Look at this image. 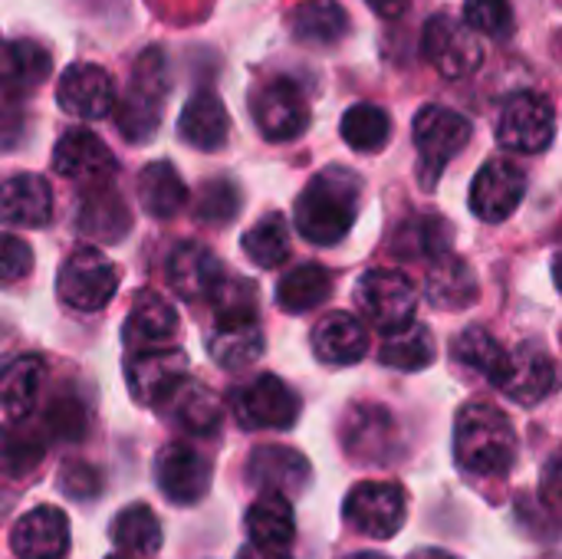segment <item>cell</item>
<instances>
[{"instance_id":"d590c367","label":"cell","mask_w":562,"mask_h":559,"mask_svg":"<svg viewBox=\"0 0 562 559\" xmlns=\"http://www.w3.org/2000/svg\"><path fill=\"white\" fill-rule=\"evenodd\" d=\"M451 356H454V362L474 369L477 376H484V379H487L491 385H497V389H501V382H504V376H507V369H510V353H507L487 329H481V326L464 329V333L454 339Z\"/></svg>"},{"instance_id":"1f68e13d","label":"cell","mask_w":562,"mask_h":559,"mask_svg":"<svg viewBox=\"0 0 562 559\" xmlns=\"http://www.w3.org/2000/svg\"><path fill=\"white\" fill-rule=\"evenodd\" d=\"M43 385V362L36 356H0V409L26 418Z\"/></svg>"},{"instance_id":"836d02e7","label":"cell","mask_w":562,"mask_h":559,"mask_svg":"<svg viewBox=\"0 0 562 559\" xmlns=\"http://www.w3.org/2000/svg\"><path fill=\"white\" fill-rule=\"evenodd\" d=\"M138 201L145 214L165 221V217H175L188 204V185L181 181L175 165L151 161L138 175Z\"/></svg>"},{"instance_id":"4fadbf2b","label":"cell","mask_w":562,"mask_h":559,"mask_svg":"<svg viewBox=\"0 0 562 559\" xmlns=\"http://www.w3.org/2000/svg\"><path fill=\"white\" fill-rule=\"evenodd\" d=\"M184 372H188V356L175 346H161V349L132 353L125 366V382L138 405H161L188 379Z\"/></svg>"},{"instance_id":"f907efd6","label":"cell","mask_w":562,"mask_h":559,"mask_svg":"<svg viewBox=\"0 0 562 559\" xmlns=\"http://www.w3.org/2000/svg\"><path fill=\"white\" fill-rule=\"evenodd\" d=\"M342 559H389V557H382V554H349V557H342Z\"/></svg>"},{"instance_id":"d4e9b609","label":"cell","mask_w":562,"mask_h":559,"mask_svg":"<svg viewBox=\"0 0 562 559\" xmlns=\"http://www.w3.org/2000/svg\"><path fill=\"white\" fill-rule=\"evenodd\" d=\"M227 132H231V119H227L224 102L214 96V89H198L178 119L181 142L198 152H217V148H224Z\"/></svg>"},{"instance_id":"277c9868","label":"cell","mask_w":562,"mask_h":559,"mask_svg":"<svg viewBox=\"0 0 562 559\" xmlns=\"http://www.w3.org/2000/svg\"><path fill=\"white\" fill-rule=\"evenodd\" d=\"M471 122L448 105H425L415 115V148H418V178L425 188H435L448 161L471 142Z\"/></svg>"},{"instance_id":"ba28073f","label":"cell","mask_w":562,"mask_h":559,"mask_svg":"<svg viewBox=\"0 0 562 559\" xmlns=\"http://www.w3.org/2000/svg\"><path fill=\"white\" fill-rule=\"evenodd\" d=\"M342 517L362 537L392 540L405 524V494L389 481H362L349 491Z\"/></svg>"},{"instance_id":"9a60e30c","label":"cell","mask_w":562,"mask_h":559,"mask_svg":"<svg viewBox=\"0 0 562 559\" xmlns=\"http://www.w3.org/2000/svg\"><path fill=\"white\" fill-rule=\"evenodd\" d=\"M527 194V175L520 165L507 161V158H494L487 161L471 185V211L487 221V224H501L507 221L520 201Z\"/></svg>"},{"instance_id":"f546056e","label":"cell","mask_w":562,"mask_h":559,"mask_svg":"<svg viewBox=\"0 0 562 559\" xmlns=\"http://www.w3.org/2000/svg\"><path fill=\"white\" fill-rule=\"evenodd\" d=\"M290 30L306 46H336L349 33V13L339 0H306L293 10Z\"/></svg>"},{"instance_id":"f35d334b","label":"cell","mask_w":562,"mask_h":559,"mask_svg":"<svg viewBox=\"0 0 562 559\" xmlns=\"http://www.w3.org/2000/svg\"><path fill=\"white\" fill-rule=\"evenodd\" d=\"M109 537L119 550L135 554V557H151L161 550V521L155 517L151 507L145 504H132L125 511L115 514Z\"/></svg>"},{"instance_id":"6da1fadb","label":"cell","mask_w":562,"mask_h":559,"mask_svg":"<svg viewBox=\"0 0 562 559\" xmlns=\"http://www.w3.org/2000/svg\"><path fill=\"white\" fill-rule=\"evenodd\" d=\"M362 181L346 168H326L310 178L303 194L296 198V231L310 244L329 247L339 244L359 214Z\"/></svg>"},{"instance_id":"60d3db41","label":"cell","mask_w":562,"mask_h":559,"mask_svg":"<svg viewBox=\"0 0 562 559\" xmlns=\"http://www.w3.org/2000/svg\"><path fill=\"white\" fill-rule=\"evenodd\" d=\"M382 366L398 372H422L435 362V339L422 323L405 326L402 333H392L379 353Z\"/></svg>"},{"instance_id":"603a6c76","label":"cell","mask_w":562,"mask_h":559,"mask_svg":"<svg viewBox=\"0 0 562 559\" xmlns=\"http://www.w3.org/2000/svg\"><path fill=\"white\" fill-rule=\"evenodd\" d=\"M178 333V313L175 306L161 297V293H138L128 316H125V329L122 339L128 346V353H145V349H161L168 346V339Z\"/></svg>"},{"instance_id":"83f0119b","label":"cell","mask_w":562,"mask_h":559,"mask_svg":"<svg viewBox=\"0 0 562 559\" xmlns=\"http://www.w3.org/2000/svg\"><path fill=\"white\" fill-rule=\"evenodd\" d=\"M207 353L224 369H247L263 356V333L257 320H214Z\"/></svg>"},{"instance_id":"4dcf8cb0","label":"cell","mask_w":562,"mask_h":559,"mask_svg":"<svg viewBox=\"0 0 562 559\" xmlns=\"http://www.w3.org/2000/svg\"><path fill=\"white\" fill-rule=\"evenodd\" d=\"M165 412L181 432H191V435H214L221 425L217 395L198 382H188V379L165 399Z\"/></svg>"},{"instance_id":"c3c4849f","label":"cell","mask_w":562,"mask_h":559,"mask_svg":"<svg viewBox=\"0 0 562 559\" xmlns=\"http://www.w3.org/2000/svg\"><path fill=\"white\" fill-rule=\"evenodd\" d=\"M379 16H385V20H395V16H402L405 13V7H408V0H366Z\"/></svg>"},{"instance_id":"f6af8a7d","label":"cell","mask_w":562,"mask_h":559,"mask_svg":"<svg viewBox=\"0 0 562 559\" xmlns=\"http://www.w3.org/2000/svg\"><path fill=\"white\" fill-rule=\"evenodd\" d=\"M33 270V250L16 234H0V287L20 283Z\"/></svg>"},{"instance_id":"74e56055","label":"cell","mask_w":562,"mask_h":559,"mask_svg":"<svg viewBox=\"0 0 562 559\" xmlns=\"http://www.w3.org/2000/svg\"><path fill=\"white\" fill-rule=\"evenodd\" d=\"M451 247V224L438 214H418L405 221L395 234V254L408 260H438Z\"/></svg>"},{"instance_id":"d6986e66","label":"cell","mask_w":562,"mask_h":559,"mask_svg":"<svg viewBox=\"0 0 562 559\" xmlns=\"http://www.w3.org/2000/svg\"><path fill=\"white\" fill-rule=\"evenodd\" d=\"M10 547L20 559H63L69 550V521L59 507H36L10 530Z\"/></svg>"},{"instance_id":"7dc6e473","label":"cell","mask_w":562,"mask_h":559,"mask_svg":"<svg viewBox=\"0 0 562 559\" xmlns=\"http://www.w3.org/2000/svg\"><path fill=\"white\" fill-rule=\"evenodd\" d=\"M23 125H26L23 112L10 102H0V152L13 148L23 138Z\"/></svg>"},{"instance_id":"b9f144b4","label":"cell","mask_w":562,"mask_h":559,"mask_svg":"<svg viewBox=\"0 0 562 559\" xmlns=\"http://www.w3.org/2000/svg\"><path fill=\"white\" fill-rule=\"evenodd\" d=\"M244 254L263 267V270H273L280 264L290 260V231H286V221L280 214H267L260 217L247 234H244Z\"/></svg>"},{"instance_id":"484cf974","label":"cell","mask_w":562,"mask_h":559,"mask_svg":"<svg viewBox=\"0 0 562 559\" xmlns=\"http://www.w3.org/2000/svg\"><path fill=\"white\" fill-rule=\"evenodd\" d=\"M53 72V56L46 46L33 40H16L0 49V92L10 99H23L40 89Z\"/></svg>"},{"instance_id":"681fc988","label":"cell","mask_w":562,"mask_h":559,"mask_svg":"<svg viewBox=\"0 0 562 559\" xmlns=\"http://www.w3.org/2000/svg\"><path fill=\"white\" fill-rule=\"evenodd\" d=\"M415 559H458V557H451V554H445V550H422V554H415Z\"/></svg>"},{"instance_id":"2e32d148","label":"cell","mask_w":562,"mask_h":559,"mask_svg":"<svg viewBox=\"0 0 562 559\" xmlns=\"http://www.w3.org/2000/svg\"><path fill=\"white\" fill-rule=\"evenodd\" d=\"M342 448L349 458L366 465L392 461V451L398 448L395 418L382 405H352L342 422Z\"/></svg>"},{"instance_id":"44dd1931","label":"cell","mask_w":562,"mask_h":559,"mask_svg":"<svg viewBox=\"0 0 562 559\" xmlns=\"http://www.w3.org/2000/svg\"><path fill=\"white\" fill-rule=\"evenodd\" d=\"M553 389H557L553 356L537 343L517 346V353H510V369L501 382V392H507L520 405H540L543 399H550Z\"/></svg>"},{"instance_id":"7402d4cb","label":"cell","mask_w":562,"mask_h":559,"mask_svg":"<svg viewBox=\"0 0 562 559\" xmlns=\"http://www.w3.org/2000/svg\"><path fill=\"white\" fill-rule=\"evenodd\" d=\"M221 280H224V264L201 244H181L168 257V287L188 303L211 300Z\"/></svg>"},{"instance_id":"e575fe53","label":"cell","mask_w":562,"mask_h":559,"mask_svg":"<svg viewBox=\"0 0 562 559\" xmlns=\"http://www.w3.org/2000/svg\"><path fill=\"white\" fill-rule=\"evenodd\" d=\"M333 293V277L323 264L306 260L293 270L283 273L280 287H277V303L286 313H310L319 303H326V297Z\"/></svg>"},{"instance_id":"e0dca14e","label":"cell","mask_w":562,"mask_h":559,"mask_svg":"<svg viewBox=\"0 0 562 559\" xmlns=\"http://www.w3.org/2000/svg\"><path fill=\"white\" fill-rule=\"evenodd\" d=\"M56 102L76 119H102L115 105V82L95 63H76L56 86Z\"/></svg>"},{"instance_id":"ffe728a7","label":"cell","mask_w":562,"mask_h":559,"mask_svg":"<svg viewBox=\"0 0 562 559\" xmlns=\"http://www.w3.org/2000/svg\"><path fill=\"white\" fill-rule=\"evenodd\" d=\"M250 550L263 557H290V547L296 540V517L293 504L280 494H263L257 504H250L244 517Z\"/></svg>"},{"instance_id":"bcb514c9","label":"cell","mask_w":562,"mask_h":559,"mask_svg":"<svg viewBox=\"0 0 562 559\" xmlns=\"http://www.w3.org/2000/svg\"><path fill=\"white\" fill-rule=\"evenodd\" d=\"M59 488H63V494H69L76 501H89V497L99 494L102 484H99V474L89 465H69L59 474Z\"/></svg>"},{"instance_id":"5bb4252c","label":"cell","mask_w":562,"mask_h":559,"mask_svg":"<svg viewBox=\"0 0 562 559\" xmlns=\"http://www.w3.org/2000/svg\"><path fill=\"white\" fill-rule=\"evenodd\" d=\"M155 481L171 504L191 507L211 491V461L184 441L165 445L155 458Z\"/></svg>"},{"instance_id":"ee69618b","label":"cell","mask_w":562,"mask_h":559,"mask_svg":"<svg viewBox=\"0 0 562 559\" xmlns=\"http://www.w3.org/2000/svg\"><path fill=\"white\" fill-rule=\"evenodd\" d=\"M464 23L477 36L507 40L514 33V10L507 0H468L464 3Z\"/></svg>"},{"instance_id":"8fae6325","label":"cell","mask_w":562,"mask_h":559,"mask_svg":"<svg viewBox=\"0 0 562 559\" xmlns=\"http://www.w3.org/2000/svg\"><path fill=\"white\" fill-rule=\"evenodd\" d=\"M250 112H254V122H257L260 135L270 138V142H290V138L303 135L306 125H310V102H306L303 89L293 79H283V76L263 82L254 92Z\"/></svg>"},{"instance_id":"8992f818","label":"cell","mask_w":562,"mask_h":559,"mask_svg":"<svg viewBox=\"0 0 562 559\" xmlns=\"http://www.w3.org/2000/svg\"><path fill=\"white\" fill-rule=\"evenodd\" d=\"M115 287H119V270L115 264L95 250V247H79L72 250L63 267H59V280H56V290H59V300L79 313H95L102 310L112 297H115Z\"/></svg>"},{"instance_id":"7c38bea8","label":"cell","mask_w":562,"mask_h":559,"mask_svg":"<svg viewBox=\"0 0 562 559\" xmlns=\"http://www.w3.org/2000/svg\"><path fill=\"white\" fill-rule=\"evenodd\" d=\"M53 168H56V175H63V178H69L76 185H86L89 191L109 188V181L119 171L115 155L89 128H72V132H66L56 142V148H53Z\"/></svg>"},{"instance_id":"4316f807","label":"cell","mask_w":562,"mask_h":559,"mask_svg":"<svg viewBox=\"0 0 562 559\" xmlns=\"http://www.w3.org/2000/svg\"><path fill=\"white\" fill-rule=\"evenodd\" d=\"M313 353L329 366H352L369 353V333L352 313H326L313 329Z\"/></svg>"},{"instance_id":"30bf717a","label":"cell","mask_w":562,"mask_h":559,"mask_svg":"<svg viewBox=\"0 0 562 559\" xmlns=\"http://www.w3.org/2000/svg\"><path fill=\"white\" fill-rule=\"evenodd\" d=\"M234 415L244 428H293L300 418L296 392L277 376H257L254 382L234 389L231 395Z\"/></svg>"},{"instance_id":"3957f363","label":"cell","mask_w":562,"mask_h":559,"mask_svg":"<svg viewBox=\"0 0 562 559\" xmlns=\"http://www.w3.org/2000/svg\"><path fill=\"white\" fill-rule=\"evenodd\" d=\"M168 96V63L158 46L145 49L132 69L125 96L115 102V125L128 142H151Z\"/></svg>"},{"instance_id":"cb8c5ba5","label":"cell","mask_w":562,"mask_h":559,"mask_svg":"<svg viewBox=\"0 0 562 559\" xmlns=\"http://www.w3.org/2000/svg\"><path fill=\"white\" fill-rule=\"evenodd\" d=\"M53 217V191L40 175H13L0 185V221L10 227H43Z\"/></svg>"},{"instance_id":"ab89813d","label":"cell","mask_w":562,"mask_h":559,"mask_svg":"<svg viewBox=\"0 0 562 559\" xmlns=\"http://www.w3.org/2000/svg\"><path fill=\"white\" fill-rule=\"evenodd\" d=\"M339 132H342V142L356 152H379L389 145L392 138V119L385 109L379 105H369V102H359L352 105L342 122H339Z\"/></svg>"},{"instance_id":"f1b7e54d","label":"cell","mask_w":562,"mask_h":559,"mask_svg":"<svg viewBox=\"0 0 562 559\" xmlns=\"http://www.w3.org/2000/svg\"><path fill=\"white\" fill-rule=\"evenodd\" d=\"M46 425H36L30 418H16L0 428V474L7 478H26L36 471L46 458Z\"/></svg>"},{"instance_id":"7bdbcfd3","label":"cell","mask_w":562,"mask_h":559,"mask_svg":"<svg viewBox=\"0 0 562 559\" xmlns=\"http://www.w3.org/2000/svg\"><path fill=\"white\" fill-rule=\"evenodd\" d=\"M194 211L204 224H227L240 211V188L227 178H214L201 188Z\"/></svg>"},{"instance_id":"8d00e7d4","label":"cell","mask_w":562,"mask_h":559,"mask_svg":"<svg viewBox=\"0 0 562 559\" xmlns=\"http://www.w3.org/2000/svg\"><path fill=\"white\" fill-rule=\"evenodd\" d=\"M79 231L86 237H95V241H119L128 234L132 227V217H128V208L122 204V198L109 188H95L82 204H79V217H76Z\"/></svg>"},{"instance_id":"7a4b0ae2","label":"cell","mask_w":562,"mask_h":559,"mask_svg":"<svg viewBox=\"0 0 562 559\" xmlns=\"http://www.w3.org/2000/svg\"><path fill=\"white\" fill-rule=\"evenodd\" d=\"M454 458L474 478H501L517 461V432L510 418L484 402H471L454 422Z\"/></svg>"},{"instance_id":"d6a6232c","label":"cell","mask_w":562,"mask_h":559,"mask_svg":"<svg viewBox=\"0 0 562 559\" xmlns=\"http://www.w3.org/2000/svg\"><path fill=\"white\" fill-rule=\"evenodd\" d=\"M428 300L438 310H468L471 303H477V280H474L468 260H461L454 254H445V257L431 260Z\"/></svg>"},{"instance_id":"5b68a950","label":"cell","mask_w":562,"mask_h":559,"mask_svg":"<svg viewBox=\"0 0 562 559\" xmlns=\"http://www.w3.org/2000/svg\"><path fill=\"white\" fill-rule=\"evenodd\" d=\"M356 300H359V310L366 313V320L389 336L412 326L415 306H418V293H415L412 280L402 270H382V267L366 270L359 277Z\"/></svg>"},{"instance_id":"52a82bcc","label":"cell","mask_w":562,"mask_h":559,"mask_svg":"<svg viewBox=\"0 0 562 559\" xmlns=\"http://www.w3.org/2000/svg\"><path fill=\"white\" fill-rule=\"evenodd\" d=\"M422 53L445 79H468L484 63L481 36L458 16L438 13L422 30Z\"/></svg>"},{"instance_id":"816d5d0a","label":"cell","mask_w":562,"mask_h":559,"mask_svg":"<svg viewBox=\"0 0 562 559\" xmlns=\"http://www.w3.org/2000/svg\"><path fill=\"white\" fill-rule=\"evenodd\" d=\"M109 559H132V557H109Z\"/></svg>"},{"instance_id":"ac0fdd59","label":"cell","mask_w":562,"mask_h":559,"mask_svg":"<svg viewBox=\"0 0 562 559\" xmlns=\"http://www.w3.org/2000/svg\"><path fill=\"white\" fill-rule=\"evenodd\" d=\"M247 481L263 494L296 497L310 484V461L283 445H263L247 461Z\"/></svg>"},{"instance_id":"9c48e42d","label":"cell","mask_w":562,"mask_h":559,"mask_svg":"<svg viewBox=\"0 0 562 559\" xmlns=\"http://www.w3.org/2000/svg\"><path fill=\"white\" fill-rule=\"evenodd\" d=\"M557 135V112L553 102L540 92H517L497 122V142L504 148L524 152V155H537L547 152L550 142Z\"/></svg>"}]
</instances>
